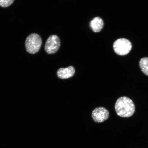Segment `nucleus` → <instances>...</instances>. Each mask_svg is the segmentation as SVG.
<instances>
[{
  "label": "nucleus",
  "mask_w": 148,
  "mask_h": 148,
  "mask_svg": "<svg viewBox=\"0 0 148 148\" xmlns=\"http://www.w3.org/2000/svg\"><path fill=\"white\" fill-rule=\"evenodd\" d=\"M115 109L118 116L128 118L134 114L135 106L132 100L127 97H120L116 101Z\"/></svg>",
  "instance_id": "1"
},
{
  "label": "nucleus",
  "mask_w": 148,
  "mask_h": 148,
  "mask_svg": "<svg viewBox=\"0 0 148 148\" xmlns=\"http://www.w3.org/2000/svg\"><path fill=\"white\" fill-rule=\"evenodd\" d=\"M42 44L41 37L36 33L29 35L25 40L26 50L31 54H35L40 50Z\"/></svg>",
  "instance_id": "2"
},
{
  "label": "nucleus",
  "mask_w": 148,
  "mask_h": 148,
  "mask_svg": "<svg viewBox=\"0 0 148 148\" xmlns=\"http://www.w3.org/2000/svg\"><path fill=\"white\" fill-rule=\"evenodd\" d=\"M132 47L131 42L125 38L118 39L114 42L113 44L114 52L119 55L123 56L128 54Z\"/></svg>",
  "instance_id": "3"
},
{
  "label": "nucleus",
  "mask_w": 148,
  "mask_h": 148,
  "mask_svg": "<svg viewBox=\"0 0 148 148\" xmlns=\"http://www.w3.org/2000/svg\"><path fill=\"white\" fill-rule=\"evenodd\" d=\"M60 46V42L58 37L56 35H52L46 40L45 51L49 54H53L58 51Z\"/></svg>",
  "instance_id": "4"
},
{
  "label": "nucleus",
  "mask_w": 148,
  "mask_h": 148,
  "mask_svg": "<svg viewBox=\"0 0 148 148\" xmlns=\"http://www.w3.org/2000/svg\"><path fill=\"white\" fill-rule=\"evenodd\" d=\"M110 116L108 111L103 107L96 108L92 111V116L94 121L102 123L108 119Z\"/></svg>",
  "instance_id": "5"
},
{
  "label": "nucleus",
  "mask_w": 148,
  "mask_h": 148,
  "mask_svg": "<svg viewBox=\"0 0 148 148\" xmlns=\"http://www.w3.org/2000/svg\"><path fill=\"white\" fill-rule=\"evenodd\" d=\"M75 73V68L73 66H70L65 68H60L57 72V75L61 79H67L73 77Z\"/></svg>",
  "instance_id": "6"
},
{
  "label": "nucleus",
  "mask_w": 148,
  "mask_h": 148,
  "mask_svg": "<svg viewBox=\"0 0 148 148\" xmlns=\"http://www.w3.org/2000/svg\"><path fill=\"white\" fill-rule=\"evenodd\" d=\"M104 23L102 19L99 17L93 18L90 23V26L95 32H99L103 28Z\"/></svg>",
  "instance_id": "7"
},
{
  "label": "nucleus",
  "mask_w": 148,
  "mask_h": 148,
  "mask_svg": "<svg viewBox=\"0 0 148 148\" xmlns=\"http://www.w3.org/2000/svg\"><path fill=\"white\" fill-rule=\"evenodd\" d=\"M140 67L144 74L148 76V57H144L140 60Z\"/></svg>",
  "instance_id": "8"
},
{
  "label": "nucleus",
  "mask_w": 148,
  "mask_h": 148,
  "mask_svg": "<svg viewBox=\"0 0 148 148\" xmlns=\"http://www.w3.org/2000/svg\"><path fill=\"white\" fill-rule=\"evenodd\" d=\"M14 0H0V6L3 8L10 6L13 3Z\"/></svg>",
  "instance_id": "9"
}]
</instances>
